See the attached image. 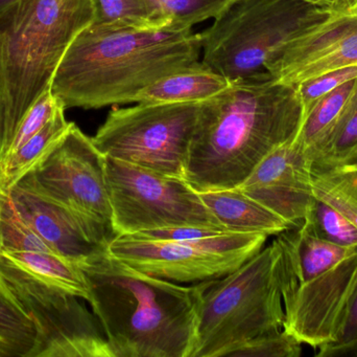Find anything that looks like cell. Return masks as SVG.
Masks as SVG:
<instances>
[{
  "label": "cell",
  "mask_w": 357,
  "mask_h": 357,
  "mask_svg": "<svg viewBox=\"0 0 357 357\" xmlns=\"http://www.w3.org/2000/svg\"><path fill=\"white\" fill-rule=\"evenodd\" d=\"M303 117L294 84L270 73L230 82L201 103L185 180L199 193L237 188L270 153L294 142Z\"/></svg>",
  "instance_id": "cell-1"
},
{
  "label": "cell",
  "mask_w": 357,
  "mask_h": 357,
  "mask_svg": "<svg viewBox=\"0 0 357 357\" xmlns=\"http://www.w3.org/2000/svg\"><path fill=\"white\" fill-rule=\"evenodd\" d=\"M201 35L192 29L91 24L63 57L50 92L65 109L135 103L161 78L199 62Z\"/></svg>",
  "instance_id": "cell-2"
},
{
  "label": "cell",
  "mask_w": 357,
  "mask_h": 357,
  "mask_svg": "<svg viewBox=\"0 0 357 357\" xmlns=\"http://www.w3.org/2000/svg\"><path fill=\"white\" fill-rule=\"evenodd\" d=\"M79 268L113 357H191L211 280L178 284L139 272L109 251Z\"/></svg>",
  "instance_id": "cell-3"
},
{
  "label": "cell",
  "mask_w": 357,
  "mask_h": 357,
  "mask_svg": "<svg viewBox=\"0 0 357 357\" xmlns=\"http://www.w3.org/2000/svg\"><path fill=\"white\" fill-rule=\"evenodd\" d=\"M93 20L91 0H18L0 14L4 156L25 113L50 89L69 46Z\"/></svg>",
  "instance_id": "cell-4"
},
{
  "label": "cell",
  "mask_w": 357,
  "mask_h": 357,
  "mask_svg": "<svg viewBox=\"0 0 357 357\" xmlns=\"http://www.w3.org/2000/svg\"><path fill=\"white\" fill-rule=\"evenodd\" d=\"M283 329L314 349L341 337L357 293V247L317 238L304 222L278 235Z\"/></svg>",
  "instance_id": "cell-5"
},
{
  "label": "cell",
  "mask_w": 357,
  "mask_h": 357,
  "mask_svg": "<svg viewBox=\"0 0 357 357\" xmlns=\"http://www.w3.org/2000/svg\"><path fill=\"white\" fill-rule=\"evenodd\" d=\"M284 322L281 249L274 240L234 272L210 281L191 357L231 356L252 340L282 330Z\"/></svg>",
  "instance_id": "cell-6"
},
{
  "label": "cell",
  "mask_w": 357,
  "mask_h": 357,
  "mask_svg": "<svg viewBox=\"0 0 357 357\" xmlns=\"http://www.w3.org/2000/svg\"><path fill=\"white\" fill-rule=\"evenodd\" d=\"M335 14L303 0H235L199 33L202 62L229 82L268 75L281 48Z\"/></svg>",
  "instance_id": "cell-7"
},
{
  "label": "cell",
  "mask_w": 357,
  "mask_h": 357,
  "mask_svg": "<svg viewBox=\"0 0 357 357\" xmlns=\"http://www.w3.org/2000/svg\"><path fill=\"white\" fill-rule=\"evenodd\" d=\"M201 103L113 107L92 138L106 157L185 180Z\"/></svg>",
  "instance_id": "cell-8"
},
{
  "label": "cell",
  "mask_w": 357,
  "mask_h": 357,
  "mask_svg": "<svg viewBox=\"0 0 357 357\" xmlns=\"http://www.w3.org/2000/svg\"><path fill=\"white\" fill-rule=\"evenodd\" d=\"M107 184L116 235L197 226L229 232L201 195L182 178L106 157Z\"/></svg>",
  "instance_id": "cell-9"
},
{
  "label": "cell",
  "mask_w": 357,
  "mask_h": 357,
  "mask_svg": "<svg viewBox=\"0 0 357 357\" xmlns=\"http://www.w3.org/2000/svg\"><path fill=\"white\" fill-rule=\"evenodd\" d=\"M264 234L220 232L199 240H151L117 235L108 251L131 268L178 284L216 280L241 268L264 247Z\"/></svg>",
  "instance_id": "cell-10"
},
{
  "label": "cell",
  "mask_w": 357,
  "mask_h": 357,
  "mask_svg": "<svg viewBox=\"0 0 357 357\" xmlns=\"http://www.w3.org/2000/svg\"><path fill=\"white\" fill-rule=\"evenodd\" d=\"M0 277L37 328L33 357H113L94 314L77 296L0 261Z\"/></svg>",
  "instance_id": "cell-11"
},
{
  "label": "cell",
  "mask_w": 357,
  "mask_h": 357,
  "mask_svg": "<svg viewBox=\"0 0 357 357\" xmlns=\"http://www.w3.org/2000/svg\"><path fill=\"white\" fill-rule=\"evenodd\" d=\"M20 180L44 196L113 230L106 156L75 123Z\"/></svg>",
  "instance_id": "cell-12"
},
{
  "label": "cell",
  "mask_w": 357,
  "mask_h": 357,
  "mask_svg": "<svg viewBox=\"0 0 357 357\" xmlns=\"http://www.w3.org/2000/svg\"><path fill=\"white\" fill-rule=\"evenodd\" d=\"M10 198L23 221L65 259L82 266L108 252L114 231L61 205L19 180Z\"/></svg>",
  "instance_id": "cell-13"
},
{
  "label": "cell",
  "mask_w": 357,
  "mask_h": 357,
  "mask_svg": "<svg viewBox=\"0 0 357 357\" xmlns=\"http://www.w3.org/2000/svg\"><path fill=\"white\" fill-rule=\"evenodd\" d=\"M237 189L294 228L305 219L314 197L310 168L293 142L270 153Z\"/></svg>",
  "instance_id": "cell-14"
},
{
  "label": "cell",
  "mask_w": 357,
  "mask_h": 357,
  "mask_svg": "<svg viewBox=\"0 0 357 357\" xmlns=\"http://www.w3.org/2000/svg\"><path fill=\"white\" fill-rule=\"evenodd\" d=\"M208 209L229 232L278 236L294 228L237 188L199 193Z\"/></svg>",
  "instance_id": "cell-15"
},
{
  "label": "cell",
  "mask_w": 357,
  "mask_h": 357,
  "mask_svg": "<svg viewBox=\"0 0 357 357\" xmlns=\"http://www.w3.org/2000/svg\"><path fill=\"white\" fill-rule=\"evenodd\" d=\"M230 82L202 61L169 73L142 90L135 103H202L220 94Z\"/></svg>",
  "instance_id": "cell-16"
},
{
  "label": "cell",
  "mask_w": 357,
  "mask_h": 357,
  "mask_svg": "<svg viewBox=\"0 0 357 357\" xmlns=\"http://www.w3.org/2000/svg\"><path fill=\"white\" fill-rule=\"evenodd\" d=\"M0 261L17 268L48 286L87 301L89 289L83 270L77 264L52 252H1Z\"/></svg>",
  "instance_id": "cell-17"
},
{
  "label": "cell",
  "mask_w": 357,
  "mask_h": 357,
  "mask_svg": "<svg viewBox=\"0 0 357 357\" xmlns=\"http://www.w3.org/2000/svg\"><path fill=\"white\" fill-rule=\"evenodd\" d=\"M312 196L325 201L357 228V157L328 167H308Z\"/></svg>",
  "instance_id": "cell-18"
},
{
  "label": "cell",
  "mask_w": 357,
  "mask_h": 357,
  "mask_svg": "<svg viewBox=\"0 0 357 357\" xmlns=\"http://www.w3.org/2000/svg\"><path fill=\"white\" fill-rule=\"evenodd\" d=\"M38 333L0 277V357H33Z\"/></svg>",
  "instance_id": "cell-19"
},
{
  "label": "cell",
  "mask_w": 357,
  "mask_h": 357,
  "mask_svg": "<svg viewBox=\"0 0 357 357\" xmlns=\"http://www.w3.org/2000/svg\"><path fill=\"white\" fill-rule=\"evenodd\" d=\"M357 85V79L340 86L321 98L304 115L293 145L306 155L318 146L335 127Z\"/></svg>",
  "instance_id": "cell-20"
},
{
  "label": "cell",
  "mask_w": 357,
  "mask_h": 357,
  "mask_svg": "<svg viewBox=\"0 0 357 357\" xmlns=\"http://www.w3.org/2000/svg\"><path fill=\"white\" fill-rule=\"evenodd\" d=\"M64 112L65 109L59 111L47 125L0 163L2 175L8 188L35 168L66 133L71 122L65 119Z\"/></svg>",
  "instance_id": "cell-21"
},
{
  "label": "cell",
  "mask_w": 357,
  "mask_h": 357,
  "mask_svg": "<svg viewBox=\"0 0 357 357\" xmlns=\"http://www.w3.org/2000/svg\"><path fill=\"white\" fill-rule=\"evenodd\" d=\"M357 157V85L331 133L304 155L308 167H328Z\"/></svg>",
  "instance_id": "cell-22"
},
{
  "label": "cell",
  "mask_w": 357,
  "mask_h": 357,
  "mask_svg": "<svg viewBox=\"0 0 357 357\" xmlns=\"http://www.w3.org/2000/svg\"><path fill=\"white\" fill-rule=\"evenodd\" d=\"M93 24L130 29H165L148 0H91Z\"/></svg>",
  "instance_id": "cell-23"
},
{
  "label": "cell",
  "mask_w": 357,
  "mask_h": 357,
  "mask_svg": "<svg viewBox=\"0 0 357 357\" xmlns=\"http://www.w3.org/2000/svg\"><path fill=\"white\" fill-rule=\"evenodd\" d=\"M165 29H190L220 16L235 0H148Z\"/></svg>",
  "instance_id": "cell-24"
},
{
  "label": "cell",
  "mask_w": 357,
  "mask_h": 357,
  "mask_svg": "<svg viewBox=\"0 0 357 357\" xmlns=\"http://www.w3.org/2000/svg\"><path fill=\"white\" fill-rule=\"evenodd\" d=\"M12 251L54 253L19 215L0 167V253Z\"/></svg>",
  "instance_id": "cell-25"
},
{
  "label": "cell",
  "mask_w": 357,
  "mask_h": 357,
  "mask_svg": "<svg viewBox=\"0 0 357 357\" xmlns=\"http://www.w3.org/2000/svg\"><path fill=\"white\" fill-rule=\"evenodd\" d=\"M304 224L312 234L325 242L345 249H356L357 228L335 207L312 197Z\"/></svg>",
  "instance_id": "cell-26"
},
{
  "label": "cell",
  "mask_w": 357,
  "mask_h": 357,
  "mask_svg": "<svg viewBox=\"0 0 357 357\" xmlns=\"http://www.w3.org/2000/svg\"><path fill=\"white\" fill-rule=\"evenodd\" d=\"M65 109L63 105L59 102L58 99L47 90L42 94L27 110L23 117L22 121L19 124L18 129L15 134L12 144L6 151V159L8 155L20 148L24 143H26L31 136L40 131L44 126L47 125L59 111ZM66 110V109H65ZM2 163V161H1Z\"/></svg>",
  "instance_id": "cell-27"
},
{
  "label": "cell",
  "mask_w": 357,
  "mask_h": 357,
  "mask_svg": "<svg viewBox=\"0 0 357 357\" xmlns=\"http://www.w3.org/2000/svg\"><path fill=\"white\" fill-rule=\"evenodd\" d=\"M354 79H357V65H350L325 71L296 84L303 106L304 115L321 98Z\"/></svg>",
  "instance_id": "cell-28"
},
{
  "label": "cell",
  "mask_w": 357,
  "mask_h": 357,
  "mask_svg": "<svg viewBox=\"0 0 357 357\" xmlns=\"http://www.w3.org/2000/svg\"><path fill=\"white\" fill-rule=\"evenodd\" d=\"M301 342L287 330L274 331L252 340L232 354V357H299Z\"/></svg>",
  "instance_id": "cell-29"
},
{
  "label": "cell",
  "mask_w": 357,
  "mask_h": 357,
  "mask_svg": "<svg viewBox=\"0 0 357 357\" xmlns=\"http://www.w3.org/2000/svg\"><path fill=\"white\" fill-rule=\"evenodd\" d=\"M318 357H357V293L341 337L337 342L319 348Z\"/></svg>",
  "instance_id": "cell-30"
},
{
  "label": "cell",
  "mask_w": 357,
  "mask_h": 357,
  "mask_svg": "<svg viewBox=\"0 0 357 357\" xmlns=\"http://www.w3.org/2000/svg\"><path fill=\"white\" fill-rule=\"evenodd\" d=\"M6 113H4L3 104L0 98V163L3 161L4 150H6Z\"/></svg>",
  "instance_id": "cell-31"
},
{
  "label": "cell",
  "mask_w": 357,
  "mask_h": 357,
  "mask_svg": "<svg viewBox=\"0 0 357 357\" xmlns=\"http://www.w3.org/2000/svg\"><path fill=\"white\" fill-rule=\"evenodd\" d=\"M357 10V0H335V12L350 14Z\"/></svg>",
  "instance_id": "cell-32"
},
{
  "label": "cell",
  "mask_w": 357,
  "mask_h": 357,
  "mask_svg": "<svg viewBox=\"0 0 357 357\" xmlns=\"http://www.w3.org/2000/svg\"><path fill=\"white\" fill-rule=\"evenodd\" d=\"M303 1L321 6V8H329L335 12V0H303Z\"/></svg>",
  "instance_id": "cell-33"
},
{
  "label": "cell",
  "mask_w": 357,
  "mask_h": 357,
  "mask_svg": "<svg viewBox=\"0 0 357 357\" xmlns=\"http://www.w3.org/2000/svg\"><path fill=\"white\" fill-rule=\"evenodd\" d=\"M16 1H18V0H0V14Z\"/></svg>",
  "instance_id": "cell-34"
},
{
  "label": "cell",
  "mask_w": 357,
  "mask_h": 357,
  "mask_svg": "<svg viewBox=\"0 0 357 357\" xmlns=\"http://www.w3.org/2000/svg\"><path fill=\"white\" fill-rule=\"evenodd\" d=\"M356 13H357V10H356Z\"/></svg>",
  "instance_id": "cell-35"
}]
</instances>
